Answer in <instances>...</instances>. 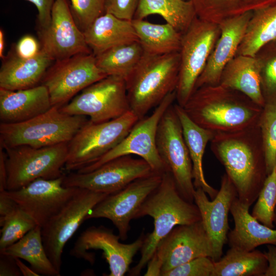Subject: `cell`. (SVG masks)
<instances>
[{
	"label": "cell",
	"mask_w": 276,
	"mask_h": 276,
	"mask_svg": "<svg viewBox=\"0 0 276 276\" xmlns=\"http://www.w3.org/2000/svg\"><path fill=\"white\" fill-rule=\"evenodd\" d=\"M149 216L153 219V231L145 237L137 264L129 270L130 275H139L151 258L159 243L176 226L201 220L195 203L180 195L169 171L162 174L159 186L147 197L135 218Z\"/></svg>",
	"instance_id": "3"
},
{
	"label": "cell",
	"mask_w": 276,
	"mask_h": 276,
	"mask_svg": "<svg viewBox=\"0 0 276 276\" xmlns=\"http://www.w3.org/2000/svg\"><path fill=\"white\" fill-rule=\"evenodd\" d=\"M237 196L235 187L225 173L221 177L220 190L213 199L210 200L202 189H195L194 202L199 209L201 220L211 240L214 262L222 257L229 229L228 214Z\"/></svg>",
	"instance_id": "20"
},
{
	"label": "cell",
	"mask_w": 276,
	"mask_h": 276,
	"mask_svg": "<svg viewBox=\"0 0 276 276\" xmlns=\"http://www.w3.org/2000/svg\"><path fill=\"white\" fill-rule=\"evenodd\" d=\"M263 108L243 93L220 84L196 89L183 107L194 123L214 133L258 124Z\"/></svg>",
	"instance_id": "2"
},
{
	"label": "cell",
	"mask_w": 276,
	"mask_h": 276,
	"mask_svg": "<svg viewBox=\"0 0 276 276\" xmlns=\"http://www.w3.org/2000/svg\"><path fill=\"white\" fill-rule=\"evenodd\" d=\"M249 207L236 197L230 213L235 226L228 232L227 243L230 247L251 251L263 245H276V229L261 223L249 212Z\"/></svg>",
	"instance_id": "24"
},
{
	"label": "cell",
	"mask_w": 276,
	"mask_h": 276,
	"mask_svg": "<svg viewBox=\"0 0 276 276\" xmlns=\"http://www.w3.org/2000/svg\"><path fill=\"white\" fill-rule=\"evenodd\" d=\"M52 107L49 91L43 84L17 90L0 88L1 123L23 122Z\"/></svg>",
	"instance_id": "23"
},
{
	"label": "cell",
	"mask_w": 276,
	"mask_h": 276,
	"mask_svg": "<svg viewBox=\"0 0 276 276\" xmlns=\"http://www.w3.org/2000/svg\"><path fill=\"white\" fill-rule=\"evenodd\" d=\"M106 76L97 66L94 54H81L55 61L41 84L49 91L52 106L60 108L78 93Z\"/></svg>",
	"instance_id": "13"
},
{
	"label": "cell",
	"mask_w": 276,
	"mask_h": 276,
	"mask_svg": "<svg viewBox=\"0 0 276 276\" xmlns=\"http://www.w3.org/2000/svg\"><path fill=\"white\" fill-rule=\"evenodd\" d=\"M157 14L183 34L197 17L192 0H139L133 19Z\"/></svg>",
	"instance_id": "29"
},
{
	"label": "cell",
	"mask_w": 276,
	"mask_h": 276,
	"mask_svg": "<svg viewBox=\"0 0 276 276\" xmlns=\"http://www.w3.org/2000/svg\"><path fill=\"white\" fill-rule=\"evenodd\" d=\"M139 120L129 110L105 122L95 123L88 120L68 143L64 169L76 171L96 161L116 146Z\"/></svg>",
	"instance_id": "7"
},
{
	"label": "cell",
	"mask_w": 276,
	"mask_h": 276,
	"mask_svg": "<svg viewBox=\"0 0 276 276\" xmlns=\"http://www.w3.org/2000/svg\"><path fill=\"white\" fill-rule=\"evenodd\" d=\"M0 144L5 152L7 191L18 190L38 178L55 179L64 174L68 143L43 147Z\"/></svg>",
	"instance_id": "6"
},
{
	"label": "cell",
	"mask_w": 276,
	"mask_h": 276,
	"mask_svg": "<svg viewBox=\"0 0 276 276\" xmlns=\"http://www.w3.org/2000/svg\"><path fill=\"white\" fill-rule=\"evenodd\" d=\"M252 12L226 19L218 24L220 36L196 83L194 90L201 86L219 84L225 66L236 55Z\"/></svg>",
	"instance_id": "21"
},
{
	"label": "cell",
	"mask_w": 276,
	"mask_h": 276,
	"mask_svg": "<svg viewBox=\"0 0 276 276\" xmlns=\"http://www.w3.org/2000/svg\"><path fill=\"white\" fill-rule=\"evenodd\" d=\"M155 255L162 263V273L194 259L212 260L211 240L201 220L175 226L158 244ZM160 274V275H161Z\"/></svg>",
	"instance_id": "19"
},
{
	"label": "cell",
	"mask_w": 276,
	"mask_h": 276,
	"mask_svg": "<svg viewBox=\"0 0 276 276\" xmlns=\"http://www.w3.org/2000/svg\"><path fill=\"white\" fill-rule=\"evenodd\" d=\"M174 101H176V91L168 94L154 108L150 115L139 119L127 135L113 149L76 172H90L113 159L132 154L145 160L155 173L163 174L168 171L157 151L156 138L159 121Z\"/></svg>",
	"instance_id": "9"
},
{
	"label": "cell",
	"mask_w": 276,
	"mask_h": 276,
	"mask_svg": "<svg viewBox=\"0 0 276 276\" xmlns=\"http://www.w3.org/2000/svg\"><path fill=\"white\" fill-rule=\"evenodd\" d=\"M276 40V5L252 12L236 55L255 56L266 44Z\"/></svg>",
	"instance_id": "30"
},
{
	"label": "cell",
	"mask_w": 276,
	"mask_h": 276,
	"mask_svg": "<svg viewBox=\"0 0 276 276\" xmlns=\"http://www.w3.org/2000/svg\"><path fill=\"white\" fill-rule=\"evenodd\" d=\"M197 17L219 24L249 11L276 5V0H192Z\"/></svg>",
	"instance_id": "33"
},
{
	"label": "cell",
	"mask_w": 276,
	"mask_h": 276,
	"mask_svg": "<svg viewBox=\"0 0 276 276\" xmlns=\"http://www.w3.org/2000/svg\"><path fill=\"white\" fill-rule=\"evenodd\" d=\"M53 61L41 49L35 56L23 58L16 54L13 48L2 59L0 88L17 90L38 85Z\"/></svg>",
	"instance_id": "22"
},
{
	"label": "cell",
	"mask_w": 276,
	"mask_h": 276,
	"mask_svg": "<svg viewBox=\"0 0 276 276\" xmlns=\"http://www.w3.org/2000/svg\"><path fill=\"white\" fill-rule=\"evenodd\" d=\"M179 66V52L159 55L144 54L125 78L130 110L139 119L176 91Z\"/></svg>",
	"instance_id": "4"
},
{
	"label": "cell",
	"mask_w": 276,
	"mask_h": 276,
	"mask_svg": "<svg viewBox=\"0 0 276 276\" xmlns=\"http://www.w3.org/2000/svg\"><path fill=\"white\" fill-rule=\"evenodd\" d=\"M275 205L276 165L267 175L251 215L261 223L270 228H274Z\"/></svg>",
	"instance_id": "35"
},
{
	"label": "cell",
	"mask_w": 276,
	"mask_h": 276,
	"mask_svg": "<svg viewBox=\"0 0 276 276\" xmlns=\"http://www.w3.org/2000/svg\"><path fill=\"white\" fill-rule=\"evenodd\" d=\"M21 273L16 264L15 258L0 253V275L20 276Z\"/></svg>",
	"instance_id": "44"
},
{
	"label": "cell",
	"mask_w": 276,
	"mask_h": 276,
	"mask_svg": "<svg viewBox=\"0 0 276 276\" xmlns=\"http://www.w3.org/2000/svg\"><path fill=\"white\" fill-rule=\"evenodd\" d=\"M0 253L26 261L39 275H60L48 257L42 242L41 227L39 225L13 244L1 250Z\"/></svg>",
	"instance_id": "31"
},
{
	"label": "cell",
	"mask_w": 276,
	"mask_h": 276,
	"mask_svg": "<svg viewBox=\"0 0 276 276\" xmlns=\"http://www.w3.org/2000/svg\"><path fill=\"white\" fill-rule=\"evenodd\" d=\"M71 10L83 32L104 12V0H69Z\"/></svg>",
	"instance_id": "39"
},
{
	"label": "cell",
	"mask_w": 276,
	"mask_h": 276,
	"mask_svg": "<svg viewBox=\"0 0 276 276\" xmlns=\"http://www.w3.org/2000/svg\"><path fill=\"white\" fill-rule=\"evenodd\" d=\"M147 270L144 275L146 276H159L161 274L162 263L161 261L153 255L147 264Z\"/></svg>",
	"instance_id": "47"
},
{
	"label": "cell",
	"mask_w": 276,
	"mask_h": 276,
	"mask_svg": "<svg viewBox=\"0 0 276 276\" xmlns=\"http://www.w3.org/2000/svg\"><path fill=\"white\" fill-rule=\"evenodd\" d=\"M16 54L21 58H30L35 56L41 50V45L33 36L26 35L14 47Z\"/></svg>",
	"instance_id": "42"
},
{
	"label": "cell",
	"mask_w": 276,
	"mask_h": 276,
	"mask_svg": "<svg viewBox=\"0 0 276 276\" xmlns=\"http://www.w3.org/2000/svg\"><path fill=\"white\" fill-rule=\"evenodd\" d=\"M144 54L139 41L119 45L95 55L98 68L107 76L125 78Z\"/></svg>",
	"instance_id": "34"
},
{
	"label": "cell",
	"mask_w": 276,
	"mask_h": 276,
	"mask_svg": "<svg viewBox=\"0 0 276 276\" xmlns=\"http://www.w3.org/2000/svg\"><path fill=\"white\" fill-rule=\"evenodd\" d=\"M153 173L145 160L128 155L109 160L90 172H70L64 175L63 185L110 194Z\"/></svg>",
	"instance_id": "14"
},
{
	"label": "cell",
	"mask_w": 276,
	"mask_h": 276,
	"mask_svg": "<svg viewBox=\"0 0 276 276\" xmlns=\"http://www.w3.org/2000/svg\"><path fill=\"white\" fill-rule=\"evenodd\" d=\"M259 125L268 175L276 165V102L265 104Z\"/></svg>",
	"instance_id": "36"
},
{
	"label": "cell",
	"mask_w": 276,
	"mask_h": 276,
	"mask_svg": "<svg viewBox=\"0 0 276 276\" xmlns=\"http://www.w3.org/2000/svg\"><path fill=\"white\" fill-rule=\"evenodd\" d=\"M220 34L218 24L197 17L182 34L176 89V101L179 106L183 107L193 94Z\"/></svg>",
	"instance_id": "8"
},
{
	"label": "cell",
	"mask_w": 276,
	"mask_h": 276,
	"mask_svg": "<svg viewBox=\"0 0 276 276\" xmlns=\"http://www.w3.org/2000/svg\"><path fill=\"white\" fill-rule=\"evenodd\" d=\"M59 109L70 115L88 117L95 123L118 118L130 110L125 79L107 76L84 88Z\"/></svg>",
	"instance_id": "10"
},
{
	"label": "cell",
	"mask_w": 276,
	"mask_h": 276,
	"mask_svg": "<svg viewBox=\"0 0 276 276\" xmlns=\"http://www.w3.org/2000/svg\"><path fill=\"white\" fill-rule=\"evenodd\" d=\"M274 224L276 225V205H275V210H274Z\"/></svg>",
	"instance_id": "51"
},
{
	"label": "cell",
	"mask_w": 276,
	"mask_h": 276,
	"mask_svg": "<svg viewBox=\"0 0 276 276\" xmlns=\"http://www.w3.org/2000/svg\"><path fill=\"white\" fill-rule=\"evenodd\" d=\"M162 174H152L137 179L121 190L108 194L89 212L86 220L104 218L110 220L118 230L120 239L125 240L130 223L147 197L159 186Z\"/></svg>",
	"instance_id": "15"
},
{
	"label": "cell",
	"mask_w": 276,
	"mask_h": 276,
	"mask_svg": "<svg viewBox=\"0 0 276 276\" xmlns=\"http://www.w3.org/2000/svg\"><path fill=\"white\" fill-rule=\"evenodd\" d=\"M174 106L181 125L184 139L192 161L194 187L195 189H202L211 200L213 199L218 190L206 181L202 159L206 145L211 141L215 133L194 123L186 114L182 107L177 103L174 104Z\"/></svg>",
	"instance_id": "26"
},
{
	"label": "cell",
	"mask_w": 276,
	"mask_h": 276,
	"mask_svg": "<svg viewBox=\"0 0 276 276\" xmlns=\"http://www.w3.org/2000/svg\"><path fill=\"white\" fill-rule=\"evenodd\" d=\"M214 262L208 257L194 259L162 273L161 276H212Z\"/></svg>",
	"instance_id": "40"
},
{
	"label": "cell",
	"mask_w": 276,
	"mask_h": 276,
	"mask_svg": "<svg viewBox=\"0 0 276 276\" xmlns=\"http://www.w3.org/2000/svg\"><path fill=\"white\" fill-rule=\"evenodd\" d=\"M7 170L5 163V152L0 144V192L6 190Z\"/></svg>",
	"instance_id": "48"
},
{
	"label": "cell",
	"mask_w": 276,
	"mask_h": 276,
	"mask_svg": "<svg viewBox=\"0 0 276 276\" xmlns=\"http://www.w3.org/2000/svg\"><path fill=\"white\" fill-rule=\"evenodd\" d=\"M108 194L79 188L72 198L41 227L48 257L60 273L64 246L93 209Z\"/></svg>",
	"instance_id": "12"
},
{
	"label": "cell",
	"mask_w": 276,
	"mask_h": 276,
	"mask_svg": "<svg viewBox=\"0 0 276 276\" xmlns=\"http://www.w3.org/2000/svg\"><path fill=\"white\" fill-rule=\"evenodd\" d=\"M255 56L260 65L261 90L265 104L276 102V52L266 54L259 50Z\"/></svg>",
	"instance_id": "38"
},
{
	"label": "cell",
	"mask_w": 276,
	"mask_h": 276,
	"mask_svg": "<svg viewBox=\"0 0 276 276\" xmlns=\"http://www.w3.org/2000/svg\"><path fill=\"white\" fill-rule=\"evenodd\" d=\"M211 149L223 166L238 198L250 206L268 175L260 128L255 126L230 132H216Z\"/></svg>",
	"instance_id": "1"
},
{
	"label": "cell",
	"mask_w": 276,
	"mask_h": 276,
	"mask_svg": "<svg viewBox=\"0 0 276 276\" xmlns=\"http://www.w3.org/2000/svg\"><path fill=\"white\" fill-rule=\"evenodd\" d=\"M186 1H188V0H186Z\"/></svg>",
	"instance_id": "52"
},
{
	"label": "cell",
	"mask_w": 276,
	"mask_h": 276,
	"mask_svg": "<svg viewBox=\"0 0 276 276\" xmlns=\"http://www.w3.org/2000/svg\"><path fill=\"white\" fill-rule=\"evenodd\" d=\"M156 143L159 155L171 173L180 195L186 200L194 202L192 163L174 103L159 121Z\"/></svg>",
	"instance_id": "11"
},
{
	"label": "cell",
	"mask_w": 276,
	"mask_h": 276,
	"mask_svg": "<svg viewBox=\"0 0 276 276\" xmlns=\"http://www.w3.org/2000/svg\"><path fill=\"white\" fill-rule=\"evenodd\" d=\"M267 266L264 252L256 249L245 251L230 247L214 262L212 276H264Z\"/></svg>",
	"instance_id": "32"
},
{
	"label": "cell",
	"mask_w": 276,
	"mask_h": 276,
	"mask_svg": "<svg viewBox=\"0 0 276 276\" xmlns=\"http://www.w3.org/2000/svg\"><path fill=\"white\" fill-rule=\"evenodd\" d=\"M5 191L0 192V224L19 208L17 203L8 196Z\"/></svg>",
	"instance_id": "45"
},
{
	"label": "cell",
	"mask_w": 276,
	"mask_h": 276,
	"mask_svg": "<svg viewBox=\"0 0 276 276\" xmlns=\"http://www.w3.org/2000/svg\"><path fill=\"white\" fill-rule=\"evenodd\" d=\"M43 50L54 61L93 53L72 14L69 0H55L49 25L38 29Z\"/></svg>",
	"instance_id": "17"
},
{
	"label": "cell",
	"mask_w": 276,
	"mask_h": 276,
	"mask_svg": "<svg viewBox=\"0 0 276 276\" xmlns=\"http://www.w3.org/2000/svg\"><path fill=\"white\" fill-rule=\"evenodd\" d=\"M33 4L38 11V29L47 27L50 21L52 9L55 0H26Z\"/></svg>",
	"instance_id": "43"
},
{
	"label": "cell",
	"mask_w": 276,
	"mask_h": 276,
	"mask_svg": "<svg viewBox=\"0 0 276 276\" xmlns=\"http://www.w3.org/2000/svg\"><path fill=\"white\" fill-rule=\"evenodd\" d=\"M132 25L144 54L159 55L178 52L182 34L169 23L152 24L133 19Z\"/></svg>",
	"instance_id": "28"
},
{
	"label": "cell",
	"mask_w": 276,
	"mask_h": 276,
	"mask_svg": "<svg viewBox=\"0 0 276 276\" xmlns=\"http://www.w3.org/2000/svg\"><path fill=\"white\" fill-rule=\"evenodd\" d=\"M16 264L21 273L24 276H38V273L26 266L19 258H14Z\"/></svg>",
	"instance_id": "49"
},
{
	"label": "cell",
	"mask_w": 276,
	"mask_h": 276,
	"mask_svg": "<svg viewBox=\"0 0 276 276\" xmlns=\"http://www.w3.org/2000/svg\"><path fill=\"white\" fill-rule=\"evenodd\" d=\"M87 118L70 115L52 106L44 113L23 122L0 123V143L7 147H43L68 143L89 120Z\"/></svg>",
	"instance_id": "5"
},
{
	"label": "cell",
	"mask_w": 276,
	"mask_h": 276,
	"mask_svg": "<svg viewBox=\"0 0 276 276\" xmlns=\"http://www.w3.org/2000/svg\"><path fill=\"white\" fill-rule=\"evenodd\" d=\"M64 175L55 179L38 178L20 189L5 192L42 227L79 190L64 186Z\"/></svg>",
	"instance_id": "18"
},
{
	"label": "cell",
	"mask_w": 276,
	"mask_h": 276,
	"mask_svg": "<svg viewBox=\"0 0 276 276\" xmlns=\"http://www.w3.org/2000/svg\"><path fill=\"white\" fill-rule=\"evenodd\" d=\"M264 253L268 262L264 276H276V245H267V250Z\"/></svg>",
	"instance_id": "46"
},
{
	"label": "cell",
	"mask_w": 276,
	"mask_h": 276,
	"mask_svg": "<svg viewBox=\"0 0 276 276\" xmlns=\"http://www.w3.org/2000/svg\"><path fill=\"white\" fill-rule=\"evenodd\" d=\"M0 225L1 251L18 241L38 225L30 215L19 208Z\"/></svg>",
	"instance_id": "37"
},
{
	"label": "cell",
	"mask_w": 276,
	"mask_h": 276,
	"mask_svg": "<svg viewBox=\"0 0 276 276\" xmlns=\"http://www.w3.org/2000/svg\"><path fill=\"white\" fill-rule=\"evenodd\" d=\"M4 49H5V37L3 30L1 29L0 30V57L2 59H3L5 56L4 55Z\"/></svg>",
	"instance_id": "50"
},
{
	"label": "cell",
	"mask_w": 276,
	"mask_h": 276,
	"mask_svg": "<svg viewBox=\"0 0 276 276\" xmlns=\"http://www.w3.org/2000/svg\"><path fill=\"white\" fill-rule=\"evenodd\" d=\"M145 236L144 234L134 242L124 244L112 229L103 226H91L83 231L78 238L70 255L84 259L93 264L95 261L90 249L101 250L109 265V276H123L129 270V266L137 252L141 250Z\"/></svg>",
	"instance_id": "16"
},
{
	"label": "cell",
	"mask_w": 276,
	"mask_h": 276,
	"mask_svg": "<svg viewBox=\"0 0 276 276\" xmlns=\"http://www.w3.org/2000/svg\"><path fill=\"white\" fill-rule=\"evenodd\" d=\"M83 34L87 45L95 55L119 45L139 41L132 20L106 13L97 18Z\"/></svg>",
	"instance_id": "25"
},
{
	"label": "cell",
	"mask_w": 276,
	"mask_h": 276,
	"mask_svg": "<svg viewBox=\"0 0 276 276\" xmlns=\"http://www.w3.org/2000/svg\"><path fill=\"white\" fill-rule=\"evenodd\" d=\"M219 84L243 93L262 107L265 104L255 56L236 55L225 66Z\"/></svg>",
	"instance_id": "27"
},
{
	"label": "cell",
	"mask_w": 276,
	"mask_h": 276,
	"mask_svg": "<svg viewBox=\"0 0 276 276\" xmlns=\"http://www.w3.org/2000/svg\"><path fill=\"white\" fill-rule=\"evenodd\" d=\"M139 0H104V12L119 18L132 20Z\"/></svg>",
	"instance_id": "41"
}]
</instances>
